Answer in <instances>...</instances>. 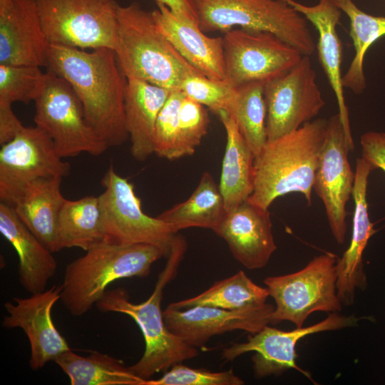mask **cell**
<instances>
[{
    "label": "cell",
    "mask_w": 385,
    "mask_h": 385,
    "mask_svg": "<svg viewBox=\"0 0 385 385\" xmlns=\"http://www.w3.org/2000/svg\"><path fill=\"white\" fill-rule=\"evenodd\" d=\"M171 91L140 79H127L125 115L134 159L143 161L154 153L155 123Z\"/></svg>",
    "instance_id": "25"
},
{
    "label": "cell",
    "mask_w": 385,
    "mask_h": 385,
    "mask_svg": "<svg viewBox=\"0 0 385 385\" xmlns=\"http://www.w3.org/2000/svg\"><path fill=\"white\" fill-rule=\"evenodd\" d=\"M332 1L349 19V36L355 51L348 69L342 76V86L355 94H361L366 88L364 57L369 48L385 36V17L364 12L353 0Z\"/></svg>",
    "instance_id": "30"
},
{
    "label": "cell",
    "mask_w": 385,
    "mask_h": 385,
    "mask_svg": "<svg viewBox=\"0 0 385 385\" xmlns=\"http://www.w3.org/2000/svg\"><path fill=\"white\" fill-rule=\"evenodd\" d=\"M115 53L127 79L137 78L170 91L183 82L204 76L190 64L160 31L153 11L137 1L118 8V36Z\"/></svg>",
    "instance_id": "4"
},
{
    "label": "cell",
    "mask_w": 385,
    "mask_h": 385,
    "mask_svg": "<svg viewBox=\"0 0 385 385\" xmlns=\"http://www.w3.org/2000/svg\"><path fill=\"white\" fill-rule=\"evenodd\" d=\"M164 256L160 248L152 245H118L103 240L67 265L61 300L72 316H83L112 282L148 277L152 265Z\"/></svg>",
    "instance_id": "5"
},
{
    "label": "cell",
    "mask_w": 385,
    "mask_h": 385,
    "mask_svg": "<svg viewBox=\"0 0 385 385\" xmlns=\"http://www.w3.org/2000/svg\"><path fill=\"white\" fill-rule=\"evenodd\" d=\"M227 214L223 197L212 175L204 172L200 183L188 199L157 216L178 232L190 227L213 231Z\"/></svg>",
    "instance_id": "27"
},
{
    "label": "cell",
    "mask_w": 385,
    "mask_h": 385,
    "mask_svg": "<svg viewBox=\"0 0 385 385\" xmlns=\"http://www.w3.org/2000/svg\"><path fill=\"white\" fill-rule=\"evenodd\" d=\"M0 232L18 255L22 287L31 294L44 291L57 269L53 252L22 222L12 206L1 202Z\"/></svg>",
    "instance_id": "23"
},
{
    "label": "cell",
    "mask_w": 385,
    "mask_h": 385,
    "mask_svg": "<svg viewBox=\"0 0 385 385\" xmlns=\"http://www.w3.org/2000/svg\"><path fill=\"white\" fill-rule=\"evenodd\" d=\"M245 381L232 369L212 371L180 363L173 365L159 379L145 380L143 385H242Z\"/></svg>",
    "instance_id": "35"
},
{
    "label": "cell",
    "mask_w": 385,
    "mask_h": 385,
    "mask_svg": "<svg viewBox=\"0 0 385 385\" xmlns=\"http://www.w3.org/2000/svg\"><path fill=\"white\" fill-rule=\"evenodd\" d=\"M338 258L331 252L314 257L294 273L267 277L264 283L276 306L270 324L283 321L302 327L314 312H339L342 309L337 294Z\"/></svg>",
    "instance_id": "7"
},
{
    "label": "cell",
    "mask_w": 385,
    "mask_h": 385,
    "mask_svg": "<svg viewBox=\"0 0 385 385\" xmlns=\"http://www.w3.org/2000/svg\"><path fill=\"white\" fill-rule=\"evenodd\" d=\"M48 46L36 0H0V64L45 66Z\"/></svg>",
    "instance_id": "18"
},
{
    "label": "cell",
    "mask_w": 385,
    "mask_h": 385,
    "mask_svg": "<svg viewBox=\"0 0 385 385\" xmlns=\"http://www.w3.org/2000/svg\"><path fill=\"white\" fill-rule=\"evenodd\" d=\"M373 170L375 168L364 158L356 159L351 238L349 247L336 265L337 294L344 306L354 304L356 288L364 290L367 285L362 256L369 240L376 232L369 217L366 199L368 178Z\"/></svg>",
    "instance_id": "20"
},
{
    "label": "cell",
    "mask_w": 385,
    "mask_h": 385,
    "mask_svg": "<svg viewBox=\"0 0 385 385\" xmlns=\"http://www.w3.org/2000/svg\"><path fill=\"white\" fill-rule=\"evenodd\" d=\"M274 307L269 303L255 308L229 310L208 306L185 309L167 307L163 318L168 329L194 347L203 346L210 338L235 330L253 334L270 324Z\"/></svg>",
    "instance_id": "17"
},
{
    "label": "cell",
    "mask_w": 385,
    "mask_h": 385,
    "mask_svg": "<svg viewBox=\"0 0 385 385\" xmlns=\"http://www.w3.org/2000/svg\"><path fill=\"white\" fill-rule=\"evenodd\" d=\"M34 103L35 124L49 135L62 158L83 153L98 156L109 148L87 122L80 100L63 78L46 71Z\"/></svg>",
    "instance_id": "9"
},
{
    "label": "cell",
    "mask_w": 385,
    "mask_h": 385,
    "mask_svg": "<svg viewBox=\"0 0 385 385\" xmlns=\"http://www.w3.org/2000/svg\"><path fill=\"white\" fill-rule=\"evenodd\" d=\"M156 4L165 5L178 16L198 25L192 0H154Z\"/></svg>",
    "instance_id": "40"
},
{
    "label": "cell",
    "mask_w": 385,
    "mask_h": 385,
    "mask_svg": "<svg viewBox=\"0 0 385 385\" xmlns=\"http://www.w3.org/2000/svg\"><path fill=\"white\" fill-rule=\"evenodd\" d=\"M153 11L160 31L183 57L208 78H225L223 37H210L198 25L178 16L165 5Z\"/></svg>",
    "instance_id": "22"
},
{
    "label": "cell",
    "mask_w": 385,
    "mask_h": 385,
    "mask_svg": "<svg viewBox=\"0 0 385 385\" xmlns=\"http://www.w3.org/2000/svg\"><path fill=\"white\" fill-rule=\"evenodd\" d=\"M227 135V144L219 184L227 212L247 200L253 190L255 155L241 134L236 120L229 112L215 113Z\"/></svg>",
    "instance_id": "26"
},
{
    "label": "cell",
    "mask_w": 385,
    "mask_h": 385,
    "mask_svg": "<svg viewBox=\"0 0 385 385\" xmlns=\"http://www.w3.org/2000/svg\"><path fill=\"white\" fill-rule=\"evenodd\" d=\"M225 81L232 87L266 83L292 69L303 54L274 34L232 29L223 36Z\"/></svg>",
    "instance_id": "11"
},
{
    "label": "cell",
    "mask_w": 385,
    "mask_h": 385,
    "mask_svg": "<svg viewBox=\"0 0 385 385\" xmlns=\"http://www.w3.org/2000/svg\"><path fill=\"white\" fill-rule=\"evenodd\" d=\"M54 361L71 385H143L145 381L121 360L99 351L83 356L70 349Z\"/></svg>",
    "instance_id": "28"
},
{
    "label": "cell",
    "mask_w": 385,
    "mask_h": 385,
    "mask_svg": "<svg viewBox=\"0 0 385 385\" xmlns=\"http://www.w3.org/2000/svg\"><path fill=\"white\" fill-rule=\"evenodd\" d=\"M338 113L328 119L313 185L325 208L329 225L338 244L346 232V204L352 195L355 171L349 162L350 152Z\"/></svg>",
    "instance_id": "15"
},
{
    "label": "cell",
    "mask_w": 385,
    "mask_h": 385,
    "mask_svg": "<svg viewBox=\"0 0 385 385\" xmlns=\"http://www.w3.org/2000/svg\"><path fill=\"white\" fill-rule=\"evenodd\" d=\"M68 162L57 153L49 135L38 126L24 127L1 145L0 200L14 206L25 186L39 178L67 176Z\"/></svg>",
    "instance_id": "12"
},
{
    "label": "cell",
    "mask_w": 385,
    "mask_h": 385,
    "mask_svg": "<svg viewBox=\"0 0 385 385\" xmlns=\"http://www.w3.org/2000/svg\"><path fill=\"white\" fill-rule=\"evenodd\" d=\"M185 93L172 91L161 111L153 135L154 153L170 160L189 155L184 145L179 120V112Z\"/></svg>",
    "instance_id": "33"
},
{
    "label": "cell",
    "mask_w": 385,
    "mask_h": 385,
    "mask_svg": "<svg viewBox=\"0 0 385 385\" xmlns=\"http://www.w3.org/2000/svg\"><path fill=\"white\" fill-rule=\"evenodd\" d=\"M284 1L310 21L319 33L317 43L319 61L334 93L339 110L338 114L346 133L349 149L353 151L354 143L342 82L343 47L337 30L342 11L332 0H319L314 6H306L294 0Z\"/></svg>",
    "instance_id": "21"
},
{
    "label": "cell",
    "mask_w": 385,
    "mask_h": 385,
    "mask_svg": "<svg viewBox=\"0 0 385 385\" xmlns=\"http://www.w3.org/2000/svg\"><path fill=\"white\" fill-rule=\"evenodd\" d=\"M98 196L104 240L118 245L149 244L168 257L178 232L159 219L146 215L134 185L115 172L111 163L101 179Z\"/></svg>",
    "instance_id": "10"
},
{
    "label": "cell",
    "mask_w": 385,
    "mask_h": 385,
    "mask_svg": "<svg viewBox=\"0 0 385 385\" xmlns=\"http://www.w3.org/2000/svg\"><path fill=\"white\" fill-rule=\"evenodd\" d=\"M61 177L39 178L28 183L13 207L22 222L53 253L61 250L58 217L66 200Z\"/></svg>",
    "instance_id": "24"
},
{
    "label": "cell",
    "mask_w": 385,
    "mask_h": 385,
    "mask_svg": "<svg viewBox=\"0 0 385 385\" xmlns=\"http://www.w3.org/2000/svg\"><path fill=\"white\" fill-rule=\"evenodd\" d=\"M270 293L267 287L255 284L245 272L215 282L200 294L170 303L168 307L185 309L197 306H208L229 310L255 308L266 304Z\"/></svg>",
    "instance_id": "29"
},
{
    "label": "cell",
    "mask_w": 385,
    "mask_h": 385,
    "mask_svg": "<svg viewBox=\"0 0 385 385\" xmlns=\"http://www.w3.org/2000/svg\"><path fill=\"white\" fill-rule=\"evenodd\" d=\"M214 232L227 242L235 259L249 270L265 267L277 249L268 209L248 200L227 212Z\"/></svg>",
    "instance_id": "19"
},
{
    "label": "cell",
    "mask_w": 385,
    "mask_h": 385,
    "mask_svg": "<svg viewBox=\"0 0 385 385\" xmlns=\"http://www.w3.org/2000/svg\"><path fill=\"white\" fill-rule=\"evenodd\" d=\"M328 120L314 119L298 129L267 140L253 162V190L248 200L268 209L279 197L299 192L308 205Z\"/></svg>",
    "instance_id": "3"
},
{
    "label": "cell",
    "mask_w": 385,
    "mask_h": 385,
    "mask_svg": "<svg viewBox=\"0 0 385 385\" xmlns=\"http://www.w3.org/2000/svg\"><path fill=\"white\" fill-rule=\"evenodd\" d=\"M264 86V83L251 82L236 87L227 111L235 118L255 156L267 140Z\"/></svg>",
    "instance_id": "32"
},
{
    "label": "cell",
    "mask_w": 385,
    "mask_h": 385,
    "mask_svg": "<svg viewBox=\"0 0 385 385\" xmlns=\"http://www.w3.org/2000/svg\"><path fill=\"white\" fill-rule=\"evenodd\" d=\"M204 32H226L237 26L270 32L310 56L315 50L306 18L284 0H192Z\"/></svg>",
    "instance_id": "6"
},
{
    "label": "cell",
    "mask_w": 385,
    "mask_h": 385,
    "mask_svg": "<svg viewBox=\"0 0 385 385\" xmlns=\"http://www.w3.org/2000/svg\"><path fill=\"white\" fill-rule=\"evenodd\" d=\"M267 140L298 129L317 116L325 101L309 56L284 75L265 83Z\"/></svg>",
    "instance_id": "13"
},
{
    "label": "cell",
    "mask_w": 385,
    "mask_h": 385,
    "mask_svg": "<svg viewBox=\"0 0 385 385\" xmlns=\"http://www.w3.org/2000/svg\"><path fill=\"white\" fill-rule=\"evenodd\" d=\"M362 158L385 172V132L368 131L360 138Z\"/></svg>",
    "instance_id": "38"
},
{
    "label": "cell",
    "mask_w": 385,
    "mask_h": 385,
    "mask_svg": "<svg viewBox=\"0 0 385 385\" xmlns=\"http://www.w3.org/2000/svg\"><path fill=\"white\" fill-rule=\"evenodd\" d=\"M49 45L115 51L118 8L115 0H36Z\"/></svg>",
    "instance_id": "8"
},
{
    "label": "cell",
    "mask_w": 385,
    "mask_h": 385,
    "mask_svg": "<svg viewBox=\"0 0 385 385\" xmlns=\"http://www.w3.org/2000/svg\"><path fill=\"white\" fill-rule=\"evenodd\" d=\"M180 128L189 155H192L207 133L210 119L201 103L185 96L179 112Z\"/></svg>",
    "instance_id": "37"
},
{
    "label": "cell",
    "mask_w": 385,
    "mask_h": 385,
    "mask_svg": "<svg viewBox=\"0 0 385 385\" xmlns=\"http://www.w3.org/2000/svg\"><path fill=\"white\" fill-rule=\"evenodd\" d=\"M44 77L40 66L0 64V105L34 101Z\"/></svg>",
    "instance_id": "34"
},
{
    "label": "cell",
    "mask_w": 385,
    "mask_h": 385,
    "mask_svg": "<svg viewBox=\"0 0 385 385\" xmlns=\"http://www.w3.org/2000/svg\"><path fill=\"white\" fill-rule=\"evenodd\" d=\"M44 67L70 84L81 103L87 122L109 147L127 140V78L114 50L99 48L88 52L49 45Z\"/></svg>",
    "instance_id": "1"
},
{
    "label": "cell",
    "mask_w": 385,
    "mask_h": 385,
    "mask_svg": "<svg viewBox=\"0 0 385 385\" xmlns=\"http://www.w3.org/2000/svg\"><path fill=\"white\" fill-rule=\"evenodd\" d=\"M58 242L63 248L90 250L104 240L98 197L66 200L58 217Z\"/></svg>",
    "instance_id": "31"
},
{
    "label": "cell",
    "mask_w": 385,
    "mask_h": 385,
    "mask_svg": "<svg viewBox=\"0 0 385 385\" xmlns=\"http://www.w3.org/2000/svg\"><path fill=\"white\" fill-rule=\"evenodd\" d=\"M235 88L225 81L212 80L205 76H194L183 82L180 91L216 113L220 110L228 111Z\"/></svg>",
    "instance_id": "36"
},
{
    "label": "cell",
    "mask_w": 385,
    "mask_h": 385,
    "mask_svg": "<svg viewBox=\"0 0 385 385\" xmlns=\"http://www.w3.org/2000/svg\"><path fill=\"white\" fill-rule=\"evenodd\" d=\"M359 319L354 315L345 316L332 312L319 323L291 331L267 325L260 332L250 334L245 342L234 343L224 348L222 359L231 361L244 354L254 351L252 361L255 377L262 379L272 375L280 376L284 371L294 369L314 381L309 372L299 367L296 363L298 341L307 335L356 326Z\"/></svg>",
    "instance_id": "14"
},
{
    "label": "cell",
    "mask_w": 385,
    "mask_h": 385,
    "mask_svg": "<svg viewBox=\"0 0 385 385\" xmlns=\"http://www.w3.org/2000/svg\"><path fill=\"white\" fill-rule=\"evenodd\" d=\"M24 127L14 113L11 106L0 105L1 145L12 140Z\"/></svg>",
    "instance_id": "39"
},
{
    "label": "cell",
    "mask_w": 385,
    "mask_h": 385,
    "mask_svg": "<svg viewBox=\"0 0 385 385\" xmlns=\"http://www.w3.org/2000/svg\"><path fill=\"white\" fill-rule=\"evenodd\" d=\"M61 285H53L44 291L31 294L26 298L14 297L6 302L7 312L2 325L8 329L20 328L30 344L29 366L43 368L71 349L66 339L56 329L51 317L53 305L61 299Z\"/></svg>",
    "instance_id": "16"
},
{
    "label": "cell",
    "mask_w": 385,
    "mask_h": 385,
    "mask_svg": "<svg viewBox=\"0 0 385 385\" xmlns=\"http://www.w3.org/2000/svg\"><path fill=\"white\" fill-rule=\"evenodd\" d=\"M187 249L185 239L177 235L168 255V261L160 273L154 290L145 301L135 304L127 290L122 287L106 290L96 306L102 312L123 314L131 317L139 327L145 342L142 357L130 369L147 380L173 365L195 357L194 347L171 332L165 325L161 302L165 286L175 277Z\"/></svg>",
    "instance_id": "2"
}]
</instances>
